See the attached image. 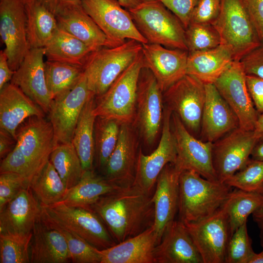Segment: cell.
I'll return each instance as SVG.
<instances>
[{
	"label": "cell",
	"mask_w": 263,
	"mask_h": 263,
	"mask_svg": "<svg viewBox=\"0 0 263 263\" xmlns=\"http://www.w3.org/2000/svg\"><path fill=\"white\" fill-rule=\"evenodd\" d=\"M152 197L132 184L104 195L89 208L100 217L117 244L153 224Z\"/></svg>",
	"instance_id": "6da1fadb"
},
{
	"label": "cell",
	"mask_w": 263,
	"mask_h": 263,
	"mask_svg": "<svg viewBox=\"0 0 263 263\" xmlns=\"http://www.w3.org/2000/svg\"><path fill=\"white\" fill-rule=\"evenodd\" d=\"M16 136V147L1 160L0 172L19 173L30 184L57 145L53 127L45 117L33 116L18 127Z\"/></svg>",
	"instance_id": "7a4b0ae2"
},
{
	"label": "cell",
	"mask_w": 263,
	"mask_h": 263,
	"mask_svg": "<svg viewBox=\"0 0 263 263\" xmlns=\"http://www.w3.org/2000/svg\"><path fill=\"white\" fill-rule=\"evenodd\" d=\"M232 188L207 180L191 170L179 176L178 214L184 223L196 222L213 214L226 201Z\"/></svg>",
	"instance_id": "3957f363"
},
{
	"label": "cell",
	"mask_w": 263,
	"mask_h": 263,
	"mask_svg": "<svg viewBox=\"0 0 263 263\" xmlns=\"http://www.w3.org/2000/svg\"><path fill=\"white\" fill-rule=\"evenodd\" d=\"M128 10L148 43L188 51L185 28L160 0H144Z\"/></svg>",
	"instance_id": "277c9868"
},
{
	"label": "cell",
	"mask_w": 263,
	"mask_h": 263,
	"mask_svg": "<svg viewBox=\"0 0 263 263\" xmlns=\"http://www.w3.org/2000/svg\"><path fill=\"white\" fill-rule=\"evenodd\" d=\"M145 66L142 52L102 94L95 96L96 116L133 124L136 111L137 85L140 72Z\"/></svg>",
	"instance_id": "5b68a950"
},
{
	"label": "cell",
	"mask_w": 263,
	"mask_h": 263,
	"mask_svg": "<svg viewBox=\"0 0 263 263\" xmlns=\"http://www.w3.org/2000/svg\"><path fill=\"white\" fill-rule=\"evenodd\" d=\"M212 25L218 32L221 44L240 61L261 42L244 0H221L219 14Z\"/></svg>",
	"instance_id": "8992f818"
},
{
	"label": "cell",
	"mask_w": 263,
	"mask_h": 263,
	"mask_svg": "<svg viewBox=\"0 0 263 263\" xmlns=\"http://www.w3.org/2000/svg\"><path fill=\"white\" fill-rule=\"evenodd\" d=\"M142 43L128 39L113 47L93 52L84 67L89 89L95 96L103 94L142 52Z\"/></svg>",
	"instance_id": "52a82bcc"
},
{
	"label": "cell",
	"mask_w": 263,
	"mask_h": 263,
	"mask_svg": "<svg viewBox=\"0 0 263 263\" xmlns=\"http://www.w3.org/2000/svg\"><path fill=\"white\" fill-rule=\"evenodd\" d=\"M41 206L68 230L98 249H104L117 244L103 221L91 209L70 207L62 202Z\"/></svg>",
	"instance_id": "ba28073f"
},
{
	"label": "cell",
	"mask_w": 263,
	"mask_h": 263,
	"mask_svg": "<svg viewBox=\"0 0 263 263\" xmlns=\"http://www.w3.org/2000/svg\"><path fill=\"white\" fill-rule=\"evenodd\" d=\"M163 92L150 71L144 67L140 73L133 125L145 143L151 145L162 126Z\"/></svg>",
	"instance_id": "9c48e42d"
},
{
	"label": "cell",
	"mask_w": 263,
	"mask_h": 263,
	"mask_svg": "<svg viewBox=\"0 0 263 263\" xmlns=\"http://www.w3.org/2000/svg\"><path fill=\"white\" fill-rule=\"evenodd\" d=\"M225 202L208 217L196 222L184 223L203 263H225L226 247L231 236Z\"/></svg>",
	"instance_id": "30bf717a"
},
{
	"label": "cell",
	"mask_w": 263,
	"mask_h": 263,
	"mask_svg": "<svg viewBox=\"0 0 263 263\" xmlns=\"http://www.w3.org/2000/svg\"><path fill=\"white\" fill-rule=\"evenodd\" d=\"M165 107L176 113L190 132L201 131L206 100L205 84L186 75L163 93Z\"/></svg>",
	"instance_id": "8fae6325"
},
{
	"label": "cell",
	"mask_w": 263,
	"mask_h": 263,
	"mask_svg": "<svg viewBox=\"0 0 263 263\" xmlns=\"http://www.w3.org/2000/svg\"><path fill=\"white\" fill-rule=\"evenodd\" d=\"M84 10L113 42L121 44L128 39L147 43L137 28L129 11L117 0H81Z\"/></svg>",
	"instance_id": "7c38bea8"
},
{
	"label": "cell",
	"mask_w": 263,
	"mask_h": 263,
	"mask_svg": "<svg viewBox=\"0 0 263 263\" xmlns=\"http://www.w3.org/2000/svg\"><path fill=\"white\" fill-rule=\"evenodd\" d=\"M171 120L177 149L175 167L181 172L191 170L207 180L218 181L213 164V143L196 138L174 113Z\"/></svg>",
	"instance_id": "4fadbf2b"
},
{
	"label": "cell",
	"mask_w": 263,
	"mask_h": 263,
	"mask_svg": "<svg viewBox=\"0 0 263 263\" xmlns=\"http://www.w3.org/2000/svg\"><path fill=\"white\" fill-rule=\"evenodd\" d=\"M246 75L240 61L234 60L214 84L237 115L239 127L253 131L260 113L250 95Z\"/></svg>",
	"instance_id": "5bb4252c"
},
{
	"label": "cell",
	"mask_w": 263,
	"mask_h": 263,
	"mask_svg": "<svg viewBox=\"0 0 263 263\" xmlns=\"http://www.w3.org/2000/svg\"><path fill=\"white\" fill-rule=\"evenodd\" d=\"M172 112L166 107L164 109L162 134L157 148L150 155L139 150L133 184L144 191L152 193L157 179L168 164H174L177 158L176 141L172 128Z\"/></svg>",
	"instance_id": "9a60e30c"
},
{
	"label": "cell",
	"mask_w": 263,
	"mask_h": 263,
	"mask_svg": "<svg viewBox=\"0 0 263 263\" xmlns=\"http://www.w3.org/2000/svg\"><path fill=\"white\" fill-rule=\"evenodd\" d=\"M94 94L88 87L84 72L71 90L53 99L48 114L57 145L72 143L82 108Z\"/></svg>",
	"instance_id": "2e32d148"
},
{
	"label": "cell",
	"mask_w": 263,
	"mask_h": 263,
	"mask_svg": "<svg viewBox=\"0 0 263 263\" xmlns=\"http://www.w3.org/2000/svg\"><path fill=\"white\" fill-rule=\"evenodd\" d=\"M258 142L253 131L239 127L213 143V164L218 181L225 183L240 169Z\"/></svg>",
	"instance_id": "e0dca14e"
},
{
	"label": "cell",
	"mask_w": 263,
	"mask_h": 263,
	"mask_svg": "<svg viewBox=\"0 0 263 263\" xmlns=\"http://www.w3.org/2000/svg\"><path fill=\"white\" fill-rule=\"evenodd\" d=\"M0 35L9 66L15 71L30 49L22 0H0Z\"/></svg>",
	"instance_id": "ac0fdd59"
},
{
	"label": "cell",
	"mask_w": 263,
	"mask_h": 263,
	"mask_svg": "<svg viewBox=\"0 0 263 263\" xmlns=\"http://www.w3.org/2000/svg\"><path fill=\"white\" fill-rule=\"evenodd\" d=\"M137 131L133 124H121L116 145L103 171L107 180L122 187L134 181L139 151Z\"/></svg>",
	"instance_id": "d6986e66"
},
{
	"label": "cell",
	"mask_w": 263,
	"mask_h": 263,
	"mask_svg": "<svg viewBox=\"0 0 263 263\" xmlns=\"http://www.w3.org/2000/svg\"><path fill=\"white\" fill-rule=\"evenodd\" d=\"M44 48H30L10 83L19 87L48 114L53 99L47 85Z\"/></svg>",
	"instance_id": "ffe728a7"
},
{
	"label": "cell",
	"mask_w": 263,
	"mask_h": 263,
	"mask_svg": "<svg viewBox=\"0 0 263 263\" xmlns=\"http://www.w3.org/2000/svg\"><path fill=\"white\" fill-rule=\"evenodd\" d=\"M145 67L154 76L163 93L187 75L188 52L157 44H142Z\"/></svg>",
	"instance_id": "44dd1931"
},
{
	"label": "cell",
	"mask_w": 263,
	"mask_h": 263,
	"mask_svg": "<svg viewBox=\"0 0 263 263\" xmlns=\"http://www.w3.org/2000/svg\"><path fill=\"white\" fill-rule=\"evenodd\" d=\"M181 171L174 164H167L159 174L152 200L154 207L153 226L158 244L178 210L179 176Z\"/></svg>",
	"instance_id": "7402d4cb"
},
{
	"label": "cell",
	"mask_w": 263,
	"mask_h": 263,
	"mask_svg": "<svg viewBox=\"0 0 263 263\" xmlns=\"http://www.w3.org/2000/svg\"><path fill=\"white\" fill-rule=\"evenodd\" d=\"M206 100L201 125L203 141L214 143L239 127L238 118L214 84H205Z\"/></svg>",
	"instance_id": "603a6c76"
},
{
	"label": "cell",
	"mask_w": 263,
	"mask_h": 263,
	"mask_svg": "<svg viewBox=\"0 0 263 263\" xmlns=\"http://www.w3.org/2000/svg\"><path fill=\"white\" fill-rule=\"evenodd\" d=\"M153 256L155 263H203L185 224L179 220L166 228Z\"/></svg>",
	"instance_id": "cb8c5ba5"
},
{
	"label": "cell",
	"mask_w": 263,
	"mask_h": 263,
	"mask_svg": "<svg viewBox=\"0 0 263 263\" xmlns=\"http://www.w3.org/2000/svg\"><path fill=\"white\" fill-rule=\"evenodd\" d=\"M41 211V204L30 187L23 189L0 210V233L32 232Z\"/></svg>",
	"instance_id": "d4e9b609"
},
{
	"label": "cell",
	"mask_w": 263,
	"mask_h": 263,
	"mask_svg": "<svg viewBox=\"0 0 263 263\" xmlns=\"http://www.w3.org/2000/svg\"><path fill=\"white\" fill-rule=\"evenodd\" d=\"M55 16L59 28L85 43L94 51L119 45L107 37L81 4L66 7Z\"/></svg>",
	"instance_id": "484cf974"
},
{
	"label": "cell",
	"mask_w": 263,
	"mask_h": 263,
	"mask_svg": "<svg viewBox=\"0 0 263 263\" xmlns=\"http://www.w3.org/2000/svg\"><path fill=\"white\" fill-rule=\"evenodd\" d=\"M45 114L37 103L11 83L0 90V128L16 139L17 129L24 121L33 116L45 117Z\"/></svg>",
	"instance_id": "4316f807"
},
{
	"label": "cell",
	"mask_w": 263,
	"mask_h": 263,
	"mask_svg": "<svg viewBox=\"0 0 263 263\" xmlns=\"http://www.w3.org/2000/svg\"><path fill=\"white\" fill-rule=\"evenodd\" d=\"M157 238L152 225L140 233L100 250V263H155Z\"/></svg>",
	"instance_id": "83f0119b"
},
{
	"label": "cell",
	"mask_w": 263,
	"mask_h": 263,
	"mask_svg": "<svg viewBox=\"0 0 263 263\" xmlns=\"http://www.w3.org/2000/svg\"><path fill=\"white\" fill-rule=\"evenodd\" d=\"M30 258L31 263H66L71 261L63 236L40 217L32 230Z\"/></svg>",
	"instance_id": "f1b7e54d"
},
{
	"label": "cell",
	"mask_w": 263,
	"mask_h": 263,
	"mask_svg": "<svg viewBox=\"0 0 263 263\" xmlns=\"http://www.w3.org/2000/svg\"><path fill=\"white\" fill-rule=\"evenodd\" d=\"M233 61L231 52L222 44L210 50L188 53L187 75L205 84H214Z\"/></svg>",
	"instance_id": "f546056e"
},
{
	"label": "cell",
	"mask_w": 263,
	"mask_h": 263,
	"mask_svg": "<svg viewBox=\"0 0 263 263\" xmlns=\"http://www.w3.org/2000/svg\"><path fill=\"white\" fill-rule=\"evenodd\" d=\"M121 187L97 174L94 169L86 170L78 183L67 189L59 202L70 207L89 208L101 197Z\"/></svg>",
	"instance_id": "4dcf8cb0"
},
{
	"label": "cell",
	"mask_w": 263,
	"mask_h": 263,
	"mask_svg": "<svg viewBox=\"0 0 263 263\" xmlns=\"http://www.w3.org/2000/svg\"><path fill=\"white\" fill-rule=\"evenodd\" d=\"M44 49L47 60L83 68L90 56L94 52L85 43L59 27Z\"/></svg>",
	"instance_id": "1f68e13d"
},
{
	"label": "cell",
	"mask_w": 263,
	"mask_h": 263,
	"mask_svg": "<svg viewBox=\"0 0 263 263\" xmlns=\"http://www.w3.org/2000/svg\"><path fill=\"white\" fill-rule=\"evenodd\" d=\"M24 6L30 47L44 48L58 27L56 17L37 0H29Z\"/></svg>",
	"instance_id": "d6a6232c"
},
{
	"label": "cell",
	"mask_w": 263,
	"mask_h": 263,
	"mask_svg": "<svg viewBox=\"0 0 263 263\" xmlns=\"http://www.w3.org/2000/svg\"><path fill=\"white\" fill-rule=\"evenodd\" d=\"M95 95H92L83 106L78 118L72 143L84 171L93 169L94 161V128L96 116L94 113Z\"/></svg>",
	"instance_id": "836d02e7"
},
{
	"label": "cell",
	"mask_w": 263,
	"mask_h": 263,
	"mask_svg": "<svg viewBox=\"0 0 263 263\" xmlns=\"http://www.w3.org/2000/svg\"><path fill=\"white\" fill-rule=\"evenodd\" d=\"M30 187L44 206L60 202L68 189L50 160L33 177Z\"/></svg>",
	"instance_id": "e575fe53"
},
{
	"label": "cell",
	"mask_w": 263,
	"mask_h": 263,
	"mask_svg": "<svg viewBox=\"0 0 263 263\" xmlns=\"http://www.w3.org/2000/svg\"><path fill=\"white\" fill-rule=\"evenodd\" d=\"M225 202L232 236L238 227L246 222L248 217L262 205L263 193L235 188Z\"/></svg>",
	"instance_id": "d590c367"
},
{
	"label": "cell",
	"mask_w": 263,
	"mask_h": 263,
	"mask_svg": "<svg viewBox=\"0 0 263 263\" xmlns=\"http://www.w3.org/2000/svg\"><path fill=\"white\" fill-rule=\"evenodd\" d=\"M49 160L68 189L78 183L85 171L72 143L58 144Z\"/></svg>",
	"instance_id": "8d00e7d4"
},
{
	"label": "cell",
	"mask_w": 263,
	"mask_h": 263,
	"mask_svg": "<svg viewBox=\"0 0 263 263\" xmlns=\"http://www.w3.org/2000/svg\"><path fill=\"white\" fill-rule=\"evenodd\" d=\"M84 68L67 63L46 60L45 73L53 99L71 90L84 74Z\"/></svg>",
	"instance_id": "74e56055"
},
{
	"label": "cell",
	"mask_w": 263,
	"mask_h": 263,
	"mask_svg": "<svg viewBox=\"0 0 263 263\" xmlns=\"http://www.w3.org/2000/svg\"><path fill=\"white\" fill-rule=\"evenodd\" d=\"M121 123L104 117L96 116L94 128V161L103 171L119 137Z\"/></svg>",
	"instance_id": "f35d334b"
},
{
	"label": "cell",
	"mask_w": 263,
	"mask_h": 263,
	"mask_svg": "<svg viewBox=\"0 0 263 263\" xmlns=\"http://www.w3.org/2000/svg\"><path fill=\"white\" fill-rule=\"evenodd\" d=\"M40 219L48 225L57 230L65 238L74 263H100V250L68 230L48 214L41 207Z\"/></svg>",
	"instance_id": "ab89813d"
},
{
	"label": "cell",
	"mask_w": 263,
	"mask_h": 263,
	"mask_svg": "<svg viewBox=\"0 0 263 263\" xmlns=\"http://www.w3.org/2000/svg\"><path fill=\"white\" fill-rule=\"evenodd\" d=\"M32 232L26 234L0 233V263H29Z\"/></svg>",
	"instance_id": "60d3db41"
},
{
	"label": "cell",
	"mask_w": 263,
	"mask_h": 263,
	"mask_svg": "<svg viewBox=\"0 0 263 263\" xmlns=\"http://www.w3.org/2000/svg\"><path fill=\"white\" fill-rule=\"evenodd\" d=\"M225 183L244 191L263 193V161L249 158Z\"/></svg>",
	"instance_id": "b9f144b4"
},
{
	"label": "cell",
	"mask_w": 263,
	"mask_h": 263,
	"mask_svg": "<svg viewBox=\"0 0 263 263\" xmlns=\"http://www.w3.org/2000/svg\"><path fill=\"white\" fill-rule=\"evenodd\" d=\"M188 53L210 50L221 44L220 36L211 24L190 23L185 29Z\"/></svg>",
	"instance_id": "7bdbcfd3"
},
{
	"label": "cell",
	"mask_w": 263,
	"mask_h": 263,
	"mask_svg": "<svg viewBox=\"0 0 263 263\" xmlns=\"http://www.w3.org/2000/svg\"><path fill=\"white\" fill-rule=\"evenodd\" d=\"M255 253L245 222L231 236L226 247L225 263H249Z\"/></svg>",
	"instance_id": "ee69618b"
},
{
	"label": "cell",
	"mask_w": 263,
	"mask_h": 263,
	"mask_svg": "<svg viewBox=\"0 0 263 263\" xmlns=\"http://www.w3.org/2000/svg\"><path fill=\"white\" fill-rule=\"evenodd\" d=\"M30 187L22 175L15 172L0 173V210L19 192Z\"/></svg>",
	"instance_id": "f6af8a7d"
},
{
	"label": "cell",
	"mask_w": 263,
	"mask_h": 263,
	"mask_svg": "<svg viewBox=\"0 0 263 263\" xmlns=\"http://www.w3.org/2000/svg\"><path fill=\"white\" fill-rule=\"evenodd\" d=\"M221 3V0H199L190 23L212 24L219 14Z\"/></svg>",
	"instance_id": "bcb514c9"
},
{
	"label": "cell",
	"mask_w": 263,
	"mask_h": 263,
	"mask_svg": "<svg viewBox=\"0 0 263 263\" xmlns=\"http://www.w3.org/2000/svg\"><path fill=\"white\" fill-rule=\"evenodd\" d=\"M180 20L186 29L199 0H160Z\"/></svg>",
	"instance_id": "7dc6e473"
},
{
	"label": "cell",
	"mask_w": 263,
	"mask_h": 263,
	"mask_svg": "<svg viewBox=\"0 0 263 263\" xmlns=\"http://www.w3.org/2000/svg\"><path fill=\"white\" fill-rule=\"evenodd\" d=\"M246 75L263 78V43L240 60Z\"/></svg>",
	"instance_id": "c3c4849f"
},
{
	"label": "cell",
	"mask_w": 263,
	"mask_h": 263,
	"mask_svg": "<svg viewBox=\"0 0 263 263\" xmlns=\"http://www.w3.org/2000/svg\"><path fill=\"white\" fill-rule=\"evenodd\" d=\"M259 38L263 43V0H244Z\"/></svg>",
	"instance_id": "681fc988"
},
{
	"label": "cell",
	"mask_w": 263,
	"mask_h": 263,
	"mask_svg": "<svg viewBox=\"0 0 263 263\" xmlns=\"http://www.w3.org/2000/svg\"><path fill=\"white\" fill-rule=\"evenodd\" d=\"M246 82L256 110L259 113H263V78L246 75Z\"/></svg>",
	"instance_id": "f907efd6"
},
{
	"label": "cell",
	"mask_w": 263,
	"mask_h": 263,
	"mask_svg": "<svg viewBox=\"0 0 263 263\" xmlns=\"http://www.w3.org/2000/svg\"><path fill=\"white\" fill-rule=\"evenodd\" d=\"M17 140L9 132L0 128V158L2 160L13 150Z\"/></svg>",
	"instance_id": "816d5d0a"
},
{
	"label": "cell",
	"mask_w": 263,
	"mask_h": 263,
	"mask_svg": "<svg viewBox=\"0 0 263 263\" xmlns=\"http://www.w3.org/2000/svg\"><path fill=\"white\" fill-rule=\"evenodd\" d=\"M9 64L7 56L4 50L0 52V90L10 81L14 74Z\"/></svg>",
	"instance_id": "f5cc1de1"
},
{
	"label": "cell",
	"mask_w": 263,
	"mask_h": 263,
	"mask_svg": "<svg viewBox=\"0 0 263 263\" xmlns=\"http://www.w3.org/2000/svg\"><path fill=\"white\" fill-rule=\"evenodd\" d=\"M54 15L61 9L71 5L81 4V0H37Z\"/></svg>",
	"instance_id": "db71d44e"
},
{
	"label": "cell",
	"mask_w": 263,
	"mask_h": 263,
	"mask_svg": "<svg viewBox=\"0 0 263 263\" xmlns=\"http://www.w3.org/2000/svg\"><path fill=\"white\" fill-rule=\"evenodd\" d=\"M253 132L259 142H263V113L259 114Z\"/></svg>",
	"instance_id": "11a10c76"
},
{
	"label": "cell",
	"mask_w": 263,
	"mask_h": 263,
	"mask_svg": "<svg viewBox=\"0 0 263 263\" xmlns=\"http://www.w3.org/2000/svg\"><path fill=\"white\" fill-rule=\"evenodd\" d=\"M253 221L260 229H263V203L252 214Z\"/></svg>",
	"instance_id": "9f6ffc18"
},
{
	"label": "cell",
	"mask_w": 263,
	"mask_h": 263,
	"mask_svg": "<svg viewBox=\"0 0 263 263\" xmlns=\"http://www.w3.org/2000/svg\"><path fill=\"white\" fill-rule=\"evenodd\" d=\"M252 158L263 161V142H259L252 150Z\"/></svg>",
	"instance_id": "6f0895ef"
},
{
	"label": "cell",
	"mask_w": 263,
	"mask_h": 263,
	"mask_svg": "<svg viewBox=\"0 0 263 263\" xmlns=\"http://www.w3.org/2000/svg\"><path fill=\"white\" fill-rule=\"evenodd\" d=\"M125 9L129 10L136 7L144 0H117Z\"/></svg>",
	"instance_id": "680465c9"
},
{
	"label": "cell",
	"mask_w": 263,
	"mask_h": 263,
	"mask_svg": "<svg viewBox=\"0 0 263 263\" xmlns=\"http://www.w3.org/2000/svg\"><path fill=\"white\" fill-rule=\"evenodd\" d=\"M249 263H263V250L259 253H255Z\"/></svg>",
	"instance_id": "91938a15"
},
{
	"label": "cell",
	"mask_w": 263,
	"mask_h": 263,
	"mask_svg": "<svg viewBox=\"0 0 263 263\" xmlns=\"http://www.w3.org/2000/svg\"><path fill=\"white\" fill-rule=\"evenodd\" d=\"M260 244L263 248V229H260Z\"/></svg>",
	"instance_id": "94428289"
},
{
	"label": "cell",
	"mask_w": 263,
	"mask_h": 263,
	"mask_svg": "<svg viewBox=\"0 0 263 263\" xmlns=\"http://www.w3.org/2000/svg\"><path fill=\"white\" fill-rule=\"evenodd\" d=\"M22 0L24 2V3H25V2H26L27 1H28L29 0Z\"/></svg>",
	"instance_id": "6125c7cd"
},
{
	"label": "cell",
	"mask_w": 263,
	"mask_h": 263,
	"mask_svg": "<svg viewBox=\"0 0 263 263\" xmlns=\"http://www.w3.org/2000/svg\"></svg>",
	"instance_id": "be15d7a7"
}]
</instances>
